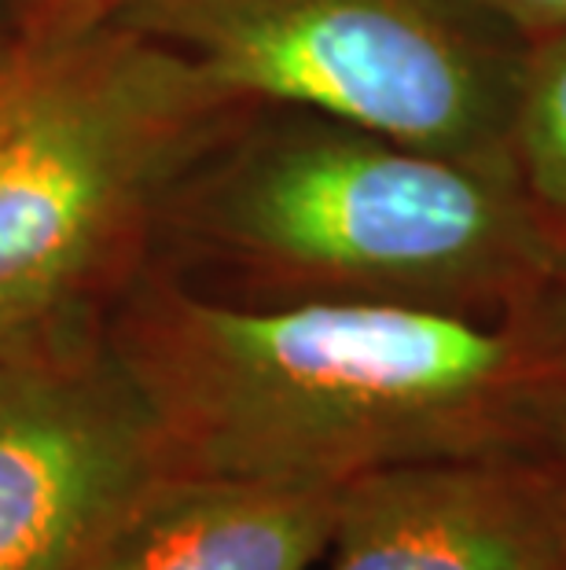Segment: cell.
<instances>
[{
  "label": "cell",
  "instance_id": "obj_10",
  "mask_svg": "<svg viewBox=\"0 0 566 570\" xmlns=\"http://www.w3.org/2000/svg\"><path fill=\"white\" fill-rule=\"evenodd\" d=\"M523 317H529L548 335V343L556 346V354L566 365V236H563L556 269H552L545 291H540V298L534 302V309L523 313Z\"/></svg>",
  "mask_w": 566,
  "mask_h": 570
},
{
  "label": "cell",
  "instance_id": "obj_1",
  "mask_svg": "<svg viewBox=\"0 0 566 570\" xmlns=\"http://www.w3.org/2000/svg\"><path fill=\"white\" fill-rule=\"evenodd\" d=\"M159 412L170 468L346 487L427 460L548 456L566 365L529 317L151 291L107 327Z\"/></svg>",
  "mask_w": 566,
  "mask_h": 570
},
{
  "label": "cell",
  "instance_id": "obj_2",
  "mask_svg": "<svg viewBox=\"0 0 566 570\" xmlns=\"http://www.w3.org/2000/svg\"><path fill=\"white\" fill-rule=\"evenodd\" d=\"M255 132L202 191L225 254L306 298L523 317L563 233L508 174L320 115Z\"/></svg>",
  "mask_w": 566,
  "mask_h": 570
},
{
  "label": "cell",
  "instance_id": "obj_11",
  "mask_svg": "<svg viewBox=\"0 0 566 570\" xmlns=\"http://www.w3.org/2000/svg\"><path fill=\"white\" fill-rule=\"evenodd\" d=\"M63 4H67L63 16H96V11H107L118 0H63Z\"/></svg>",
  "mask_w": 566,
  "mask_h": 570
},
{
  "label": "cell",
  "instance_id": "obj_9",
  "mask_svg": "<svg viewBox=\"0 0 566 570\" xmlns=\"http://www.w3.org/2000/svg\"><path fill=\"white\" fill-rule=\"evenodd\" d=\"M475 4L508 22L526 41L566 30V0H475Z\"/></svg>",
  "mask_w": 566,
  "mask_h": 570
},
{
  "label": "cell",
  "instance_id": "obj_3",
  "mask_svg": "<svg viewBox=\"0 0 566 570\" xmlns=\"http://www.w3.org/2000/svg\"><path fill=\"white\" fill-rule=\"evenodd\" d=\"M239 107L111 11L0 45V350L96 321L155 203Z\"/></svg>",
  "mask_w": 566,
  "mask_h": 570
},
{
  "label": "cell",
  "instance_id": "obj_8",
  "mask_svg": "<svg viewBox=\"0 0 566 570\" xmlns=\"http://www.w3.org/2000/svg\"><path fill=\"white\" fill-rule=\"evenodd\" d=\"M512 169L566 236V30L526 41L512 118Z\"/></svg>",
  "mask_w": 566,
  "mask_h": 570
},
{
  "label": "cell",
  "instance_id": "obj_5",
  "mask_svg": "<svg viewBox=\"0 0 566 570\" xmlns=\"http://www.w3.org/2000/svg\"><path fill=\"white\" fill-rule=\"evenodd\" d=\"M166 468L159 412L107 327L0 350V570H75Z\"/></svg>",
  "mask_w": 566,
  "mask_h": 570
},
{
  "label": "cell",
  "instance_id": "obj_4",
  "mask_svg": "<svg viewBox=\"0 0 566 570\" xmlns=\"http://www.w3.org/2000/svg\"><path fill=\"white\" fill-rule=\"evenodd\" d=\"M107 11L244 107L320 115L515 177L526 38L475 0H118Z\"/></svg>",
  "mask_w": 566,
  "mask_h": 570
},
{
  "label": "cell",
  "instance_id": "obj_12",
  "mask_svg": "<svg viewBox=\"0 0 566 570\" xmlns=\"http://www.w3.org/2000/svg\"><path fill=\"white\" fill-rule=\"evenodd\" d=\"M552 460H556L559 479H563V490H566V423H563V431H559V442H556V449H552Z\"/></svg>",
  "mask_w": 566,
  "mask_h": 570
},
{
  "label": "cell",
  "instance_id": "obj_6",
  "mask_svg": "<svg viewBox=\"0 0 566 570\" xmlns=\"http://www.w3.org/2000/svg\"><path fill=\"white\" fill-rule=\"evenodd\" d=\"M328 570H566L548 456L427 460L339 487Z\"/></svg>",
  "mask_w": 566,
  "mask_h": 570
},
{
  "label": "cell",
  "instance_id": "obj_13",
  "mask_svg": "<svg viewBox=\"0 0 566 570\" xmlns=\"http://www.w3.org/2000/svg\"><path fill=\"white\" fill-rule=\"evenodd\" d=\"M0 45H4V41H0Z\"/></svg>",
  "mask_w": 566,
  "mask_h": 570
},
{
  "label": "cell",
  "instance_id": "obj_7",
  "mask_svg": "<svg viewBox=\"0 0 566 570\" xmlns=\"http://www.w3.org/2000/svg\"><path fill=\"white\" fill-rule=\"evenodd\" d=\"M339 487H280L166 468L129 497L75 570H309Z\"/></svg>",
  "mask_w": 566,
  "mask_h": 570
}]
</instances>
